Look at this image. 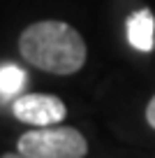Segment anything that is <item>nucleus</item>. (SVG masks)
Instances as JSON below:
<instances>
[{
  "label": "nucleus",
  "mask_w": 155,
  "mask_h": 158,
  "mask_svg": "<svg viewBox=\"0 0 155 158\" xmlns=\"http://www.w3.org/2000/svg\"><path fill=\"white\" fill-rule=\"evenodd\" d=\"M19 51L30 65L51 74H74L86 63V42L65 21L46 19L28 26L19 37Z\"/></svg>",
  "instance_id": "obj_1"
},
{
  "label": "nucleus",
  "mask_w": 155,
  "mask_h": 158,
  "mask_svg": "<svg viewBox=\"0 0 155 158\" xmlns=\"http://www.w3.org/2000/svg\"><path fill=\"white\" fill-rule=\"evenodd\" d=\"M16 151L30 158H83L88 142L77 128L58 123L23 133L16 142Z\"/></svg>",
  "instance_id": "obj_2"
},
{
  "label": "nucleus",
  "mask_w": 155,
  "mask_h": 158,
  "mask_svg": "<svg viewBox=\"0 0 155 158\" xmlns=\"http://www.w3.org/2000/svg\"><path fill=\"white\" fill-rule=\"evenodd\" d=\"M12 112L21 123L44 128V126H58L67 116V107L58 95L46 93H26L12 102Z\"/></svg>",
  "instance_id": "obj_3"
},
{
  "label": "nucleus",
  "mask_w": 155,
  "mask_h": 158,
  "mask_svg": "<svg viewBox=\"0 0 155 158\" xmlns=\"http://www.w3.org/2000/svg\"><path fill=\"white\" fill-rule=\"evenodd\" d=\"M153 28L155 19L150 10H137L127 19V42L141 54L153 51Z\"/></svg>",
  "instance_id": "obj_4"
},
{
  "label": "nucleus",
  "mask_w": 155,
  "mask_h": 158,
  "mask_svg": "<svg viewBox=\"0 0 155 158\" xmlns=\"http://www.w3.org/2000/svg\"><path fill=\"white\" fill-rule=\"evenodd\" d=\"M23 86H26V70L12 63L0 65V98L2 100L14 98L16 93H21Z\"/></svg>",
  "instance_id": "obj_5"
},
{
  "label": "nucleus",
  "mask_w": 155,
  "mask_h": 158,
  "mask_svg": "<svg viewBox=\"0 0 155 158\" xmlns=\"http://www.w3.org/2000/svg\"><path fill=\"white\" fill-rule=\"evenodd\" d=\"M146 121H148V126L155 130V95L150 98L148 107H146Z\"/></svg>",
  "instance_id": "obj_6"
},
{
  "label": "nucleus",
  "mask_w": 155,
  "mask_h": 158,
  "mask_svg": "<svg viewBox=\"0 0 155 158\" xmlns=\"http://www.w3.org/2000/svg\"><path fill=\"white\" fill-rule=\"evenodd\" d=\"M0 158H30V156H23V153H19V151H14V153H2Z\"/></svg>",
  "instance_id": "obj_7"
}]
</instances>
